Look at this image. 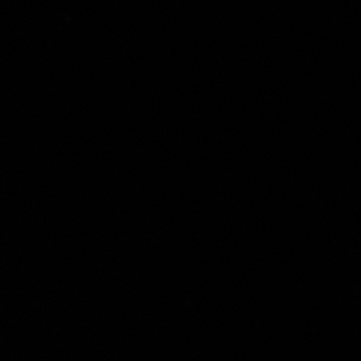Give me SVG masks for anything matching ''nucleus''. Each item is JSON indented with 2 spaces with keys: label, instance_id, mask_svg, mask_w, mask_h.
Segmentation results:
<instances>
[]
</instances>
